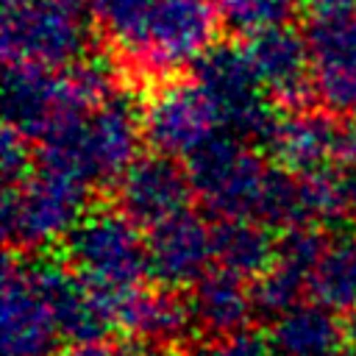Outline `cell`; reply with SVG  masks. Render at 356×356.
<instances>
[{"label": "cell", "mask_w": 356, "mask_h": 356, "mask_svg": "<svg viewBox=\"0 0 356 356\" xmlns=\"http://www.w3.org/2000/svg\"><path fill=\"white\" fill-rule=\"evenodd\" d=\"M142 139V117L136 114L131 97L114 92L95 106L81 125L42 142L36 150V164L53 167L95 186L117 181L139 159Z\"/></svg>", "instance_id": "6da1fadb"}, {"label": "cell", "mask_w": 356, "mask_h": 356, "mask_svg": "<svg viewBox=\"0 0 356 356\" xmlns=\"http://www.w3.org/2000/svg\"><path fill=\"white\" fill-rule=\"evenodd\" d=\"M95 106L100 103L89 95L72 67L47 70L28 61H6V125L28 142L42 145L81 125Z\"/></svg>", "instance_id": "7a4b0ae2"}, {"label": "cell", "mask_w": 356, "mask_h": 356, "mask_svg": "<svg viewBox=\"0 0 356 356\" xmlns=\"http://www.w3.org/2000/svg\"><path fill=\"white\" fill-rule=\"evenodd\" d=\"M89 184L36 164V170L17 186H3V236L8 248L42 250L78 225L86 214Z\"/></svg>", "instance_id": "3957f363"}, {"label": "cell", "mask_w": 356, "mask_h": 356, "mask_svg": "<svg viewBox=\"0 0 356 356\" xmlns=\"http://www.w3.org/2000/svg\"><path fill=\"white\" fill-rule=\"evenodd\" d=\"M192 78L214 103L222 131L242 142L264 145L270 139L281 111L264 97V86L248 47L236 42H214L195 58Z\"/></svg>", "instance_id": "277c9868"}, {"label": "cell", "mask_w": 356, "mask_h": 356, "mask_svg": "<svg viewBox=\"0 0 356 356\" xmlns=\"http://www.w3.org/2000/svg\"><path fill=\"white\" fill-rule=\"evenodd\" d=\"M67 264L92 286L117 295L147 275V239L120 209H92L64 239Z\"/></svg>", "instance_id": "5b68a950"}, {"label": "cell", "mask_w": 356, "mask_h": 356, "mask_svg": "<svg viewBox=\"0 0 356 356\" xmlns=\"http://www.w3.org/2000/svg\"><path fill=\"white\" fill-rule=\"evenodd\" d=\"M0 42L6 61H28L47 70L72 67L89 47L83 0L3 3Z\"/></svg>", "instance_id": "8992f818"}, {"label": "cell", "mask_w": 356, "mask_h": 356, "mask_svg": "<svg viewBox=\"0 0 356 356\" xmlns=\"http://www.w3.org/2000/svg\"><path fill=\"white\" fill-rule=\"evenodd\" d=\"M267 164L228 131H214L203 145L186 156V172L195 195L217 220L250 217L256 220Z\"/></svg>", "instance_id": "52a82bcc"}, {"label": "cell", "mask_w": 356, "mask_h": 356, "mask_svg": "<svg viewBox=\"0 0 356 356\" xmlns=\"http://www.w3.org/2000/svg\"><path fill=\"white\" fill-rule=\"evenodd\" d=\"M220 25V8L211 0H156L142 50L131 64L150 78L195 64L214 44Z\"/></svg>", "instance_id": "ba28073f"}, {"label": "cell", "mask_w": 356, "mask_h": 356, "mask_svg": "<svg viewBox=\"0 0 356 356\" xmlns=\"http://www.w3.org/2000/svg\"><path fill=\"white\" fill-rule=\"evenodd\" d=\"M25 267L50 306L61 339L81 345L106 339L108 331L117 328L114 295L92 286L67 264V259L61 261L53 256H36L28 259Z\"/></svg>", "instance_id": "9c48e42d"}, {"label": "cell", "mask_w": 356, "mask_h": 356, "mask_svg": "<svg viewBox=\"0 0 356 356\" xmlns=\"http://www.w3.org/2000/svg\"><path fill=\"white\" fill-rule=\"evenodd\" d=\"M217 108L195 78L170 81L159 86L142 111L145 142L156 153L172 159H186L197 145H203L217 131Z\"/></svg>", "instance_id": "30bf717a"}, {"label": "cell", "mask_w": 356, "mask_h": 356, "mask_svg": "<svg viewBox=\"0 0 356 356\" xmlns=\"http://www.w3.org/2000/svg\"><path fill=\"white\" fill-rule=\"evenodd\" d=\"M192 195L195 189L186 167L164 153L139 156L117 178V209L139 228H153L186 211Z\"/></svg>", "instance_id": "8fae6325"}, {"label": "cell", "mask_w": 356, "mask_h": 356, "mask_svg": "<svg viewBox=\"0 0 356 356\" xmlns=\"http://www.w3.org/2000/svg\"><path fill=\"white\" fill-rule=\"evenodd\" d=\"M3 356H53L61 339L53 312L33 284L25 261L11 253L3 261V298H0Z\"/></svg>", "instance_id": "7c38bea8"}, {"label": "cell", "mask_w": 356, "mask_h": 356, "mask_svg": "<svg viewBox=\"0 0 356 356\" xmlns=\"http://www.w3.org/2000/svg\"><path fill=\"white\" fill-rule=\"evenodd\" d=\"M306 36L314 58V97L323 111L356 117V14L309 19Z\"/></svg>", "instance_id": "4fadbf2b"}, {"label": "cell", "mask_w": 356, "mask_h": 356, "mask_svg": "<svg viewBox=\"0 0 356 356\" xmlns=\"http://www.w3.org/2000/svg\"><path fill=\"white\" fill-rule=\"evenodd\" d=\"M147 275L167 289L195 286L214 261L211 225L192 211H181L147 228Z\"/></svg>", "instance_id": "5bb4252c"}, {"label": "cell", "mask_w": 356, "mask_h": 356, "mask_svg": "<svg viewBox=\"0 0 356 356\" xmlns=\"http://www.w3.org/2000/svg\"><path fill=\"white\" fill-rule=\"evenodd\" d=\"M250 58L264 92L289 108H303L314 97V58L309 36L298 28L275 25L250 36Z\"/></svg>", "instance_id": "9a60e30c"}, {"label": "cell", "mask_w": 356, "mask_h": 356, "mask_svg": "<svg viewBox=\"0 0 356 356\" xmlns=\"http://www.w3.org/2000/svg\"><path fill=\"white\" fill-rule=\"evenodd\" d=\"M114 320L128 337L156 345H178L197 328L192 306L178 289H147L142 284L114 295Z\"/></svg>", "instance_id": "2e32d148"}, {"label": "cell", "mask_w": 356, "mask_h": 356, "mask_svg": "<svg viewBox=\"0 0 356 356\" xmlns=\"http://www.w3.org/2000/svg\"><path fill=\"white\" fill-rule=\"evenodd\" d=\"M337 142L339 122L334 120V114L292 108L289 114L278 117L264 147L278 167L295 175H306L314 170H325L328 161H337Z\"/></svg>", "instance_id": "e0dca14e"}, {"label": "cell", "mask_w": 356, "mask_h": 356, "mask_svg": "<svg viewBox=\"0 0 356 356\" xmlns=\"http://www.w3.org/2000/svg\"><path fill=\"white\" fill-rule=\"evenodd\" d=\"M270 345L275 356H339L348 328L339 312L323 303H298L270 323Z\"/></svg>", "instance_id": "ac0fdd59"}, {"label": "cell", "mask_w": 356, "mask_h": 356, "mask_svg": "<svg viewBox=\"0 0 356 356\" xmlns=\"http://www.w3.org/2000/svg\"><path fill=\"white\" fill-rule=\"evenodd\" d=\"M245 281L248 278L228 273L222 267L209 270L192 286V295H189L195 325L214 339L248 328L256 312H253V292Z\"/></svg>", "instance_id": "d6986e66"}, {"label": "cell", "mask_w": 356, "mask_h": 356, "mask_svg": "<svg viewBox=\"0 0 356 356\" xmlns=\"http://www.w3.org/2000/svg\"><path fill=\"white\" fill-rule=\"evenodd\" d=\"M217 267L242 278H259L275 261V239L267 225L250 217H225L211 225Z\"/></svg>", "instance_id": "ffe728a7"}, {"label": "cell", "mask_w": 356, "mask_h": 356, "mask_svg": "<svg viewBox=\"0 0 356 356\" xmlns=\"http://www.w3.org/2000/svg\"><path fill=\"white\" fill-rule=\"evenodd\" d=\"M309 292L317 303L345 314L356 309V234L334 236L317 261Z\"/></svg>", "instance_id": "44dd1931"}, {"label": "cell", "mask_w": 356, "mask_h": 356, "mask_svg": "<svg viewBox=\"0 0 356 356\" xmlns=\"http://www.w3.org/2000/svg\"><path fill=\"white\" fill-rule=\"evenodd\" d=\"M256 220L264 222L267 228H281V231L295 228V225H312L309 214H306L300 175H295L278 164L270 167L264 186H261Z\"/></svg>", "instance_id": "7402d4cb"}, {"label": "cell", "mask_w": 356, "mask_h": 356, "mask_svg": "<svg viewBox=\"0 0 356 356\" xmlns=\"http://www.w3.org/2000/svg\"><path fill=\"white\" fill-rule=\"evenodd\" d=\"M156 0H92V11L103 33L114 42L125 61H134L142 50L147 19Z\"/></svg>", "instance_id": "603a6c76"}, {"label": "cell", "mask_w": 356, "mask_h": 356, "mask_svg": "<svg viewBox=\"0 0 356 356\" xmlns=\"http://www.w3.org/2000/svg\"><path fill=\"white\" fill-rule=\"evenodd\" d=\"M309 289V278L273 261L267 273H261L256 278V284L250 286L253 292V312L259 320H278L281 314H286L289 309H295L298 303H303V292Z\"/></svg>", "instance_id": "cb8c5ba5"}, {"label": "cell", "mask_w": 356, "mask_h": 356, "mask_svg": "<svg viewBox=\"0 0 356 356\" xmlns=\"http://www.w3.org/2000/svg\"><path fill=\"white\" fill-rule=\"evenodd\" d=\"M300 0H217L222 25L236 36H256L267 28L286 25Z\"/></svg>", "instance_id": "d4e9b609"}, {"label": "cell", "mask_w": 356, "mask_h": 356, "mask_svg": "<svg viewBox=\"0 0 356 356\" xmlns=\"http://www.w3.org/2000/svg\"><path fill=\"white\" fill-rule=\"evenodd\" d=\"M325 248H328V242H325L320 225H295V228L281 231V236L275 239V261L312 278Z\"/></svg>", "instance_id": "484cf974"}, {"label": "cell", "mask_w": 356, "mask_h": 356, "mask_svg": "<svg viewBox=\"0 0 356 356\" xmlns=\"http://www.w3.org/2000/svg\"><path fill=\"white\" fill-rule=\"evenodd\" d=\"M36 156L28 147V139L19 136L14 128H3V145H0V170H3V186L22 184L36 167Z\"/></svg>", "instance_id": "4316f807"}, {"label": "cell", "mask_w": 356, "mask_h": 356, "mask_svg": "<svg viewBox=\"0 0 356 356\" xmlns=\"http://www.w3.org/2000/svg\"><path fill=\"white\" fill-rule=\"evenodd\" d=\"M67 356H167V345H156V342L136 339V337L122 339V342L95 339V342L72 345Z\"/></svg>", "instance_id": "83f0119b"}, {"label": "cell", "mask_w": 356, "mask_h": 356, "mask_svg": "<svg viewBox=\"0 0 356 356\" xmlns=\"http://www.w3.org/2000/svg\"><path fill=\"white\" fill-rule=\"evenodd\" d=\"M211 348H214V356H275L270 337H261L259 331H250V328L220 337L217 342H211Z\"/></svg>", "instance_id": "f1b7e54d"}, {"label": "cell", "mask_w": 356, "mask_h": 356, "mask_svg": "<svg viewBox=\"0 0 356 356\" xmlns=\"http://www.w3.org/2000/svg\"><path fill=\"white\" fill-rule=\"evenodd\" d=\"M309 19H331L356 14V0H300Z\"/></svg>", "instance_id": "f546056e"}, {"label": "cell", "mask_w": 356, "mask_h": 356, "mask_svg": "<svg viewBox=\"0 0 356 356\" xmlns=\"http://www.w3.org/2000/svg\"><path fill=\"white\" fill-rule=\"evenodd\" d=\"M342 192H345V206H348V217H356V161L345 164L342 172Z\"/></svg>", "instance_id": "4dcf8cb0"}, {"label": "cell", "mask_w": 356, "mask_h": 356, "mask_svg": "<svg viewBox=\"0 0 356 356\" xmlns=\"http://www.w3.org/2000/svg\"><path fill=\"white\" fill-rule=\"evenodd\" d=\"M184 356H214V348L211 345H197V348H189Z\"/></svg>", "instance_id": "1f68e13d"}, {"label": "cell", "mask_w": 356, "mask_h": 356, "mask_svg": "<svg viewBox=\"0 0 356 356\" xmlns=\"http://www.w3.org/2000/svg\"><path fill=\"white\" fill-rule=\"evenodd\" d=\"M339 356H356V345H345V350Z\"/></svg>", "instance_id": "d6a6232c"}, {"label": "cell", "mask_w": 356, "mask_h": 356, "mask_svg": "<svg viewBox=\"0 0 356 356\" xmlns=\"http://www.w3.org/2000/svg\"><path fill=\"white\" fill-rule=\"evenodd\" d=\"M3 3H17V0H3Z\"/></svg>", "instance_id": "836d02e7"}, {"label": "cell", "mask_w": 356, "mask_h": 356, "mask_svg": "<svg viewBox=\"0 0 356 356\" xmlns=\"http://www.w3.org/2000/svg\"><path fill=\"white\" fill-rule=\"evenodd\" d=\"M83 3H92V0H83Z\"/></svg>", "instance_id": "e575fe53"}]
</instances>
